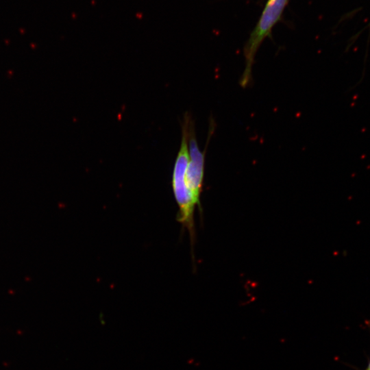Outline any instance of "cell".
I'll return each mask as SVG.
<instances>
[{
	"mask_svg": "<svg viewBox=\"0 0 370 370\" xmlns=\"http://www.w3.org/2000/svg\"><path fill=\"white\" fill-rule=\"evenodd\" d=\"M288 0H268L255 28L251 33L243 49L245 67L240 85L245 88L252 79L255 56L264 38L271 34L273 26L280 21Z\"/></svg>",
	"mask_w": 370,
	"mask_h": 370,
	"instance_id": "cell-2",
	"label": "cell"
},
{
	"mask_svg": "<svg viewBox=\"0 0 370 370\" xmlns=\"http://www.w3.org/2000/svg\"><path fill=\"white\" fill-rule=\"evenodd\" d=\"M190 117L186 114L182 129V142L174 164L172 174V188L179 208L177 220L182 227L187 228L192 243L195 239L194 210L196 206L186 184V172L189 162L188 125Z\"/></svg>",
	"mask_w": 370,
	"mask_h": 370,
	"instance_id": "cell-1",
	"label": "cell"
},
{
	"mask_svg": "<svg viewBox=\"0 0 370 370\" xmlns=\"http://www.w3.org/2000/svg\"><path fill=\"white\" fill-rule=\"evenodd\" d=\"M365 370H370V360L369 361L367 367H366V369Z\"/></svg>",
	"mask_w": 370,
	"mask_h": 370,
	"instance_id": "cell-4",
	"label": "cell"
},
{
	"mask_svg": "<svg viewBox=\"0 0 370 370\" xmlns=\"http://www.w3.org/2000/svg\"><path fill=\"white\" fill-rule=\"evenodd\" d=\"M193 122L190 120L188 125L189 162L186 172V184L196 205L199 208L200 195L202 191L205 151L202 152L195 137Z\"/></svg>",
	"mask_w": 370,
	"mask_h": 370,
	"instance_id": "cell-3",
	"label": "cell"
}]
</instances>
